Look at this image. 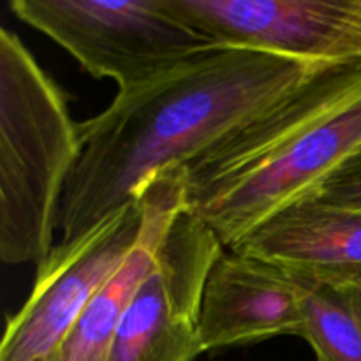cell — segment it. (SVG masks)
<instances>
[{
  "mask_svg": "<svg viewBox=\"0 0 361 361\" xmlns=\"http://www.w3.org/2000/svg\"><path fill=\"white\" fill-rule=\"evenodd\" d=\"M361 152V59L330 62L242 130L185 166V210L235 249L312 200Z\"/></svg>",
  "mask_w": 361,
  "mask_h": 361,
  "instance_id": "obj_2",
  "label": "cell"
},
{
  "mask_svg": "<svg viewBox=\"0 0 361 361\" xmlns=\"http://www.w3.org/2000/svg\"><path fill=\"white\" fill-rule=\"evenodd\" d=\"M289 271L302 293V338L316 360L361 361V289L353 279L345 271Z\"/></svg>",
  "mask_w": 361,
  "mask_h": 361,
  "instance_id": "obj_11",
  "label": "cell"
},
{
  "mask_svg": "<svg viewBox=\"0 0 361 361\" xmlns=\"http://www.w3.org/2000/svg\"><path fill=\"white\" fill-rule=\"evenodd\" d=\"M345 274H348L349 277L353 279V282L361 289V271H345Z\"/></svg>",
  "mask_w": 361,
  "mask_h": 361,
  "instance_id": "obj_14",
  "label": "cell"
},
{
  "mask_svg": "<svg viewBox=\"0 0 361 361\" xmlns=\"http://www.w3.org/2000/svg\"><path fill=\"white\" fill-rule=\"evenodd\" d=\"M9 9L69 51L88 74L115 80L118 92L212 46L171 16L162 0H11Z\"/></svg>",
  "mask_w": 361,
  "mask_h": 361,
  "instance_id": "obj_4",
  "label": "cell"
},
{
  "mask_svg": "<svg viewBox=\"0 0 361 361\" xmlns=\"http://www.w3.org/2000/svg\"><path fill=\"white\" fill-rule=\"evenodd\" d=\"M348 44L349 56L361 59V0H349Z\"/></svg>",
  "mask_w": 361,
  "mask_h": 361,
  "instance_id": "obj_13",
  "label": "cell"
},
{
  "mask_svg": "<svg viewBox=\"0 0 361 361\" xmlns=\"http://www.w3.org/2000/svg\"><path fill=\"white\" fill-rule=\"evenodd\" d=\"M81 155L80 123L62 88L20 35L0 28V257L41 263L55 245L67 182Z\"/></svg>",
  "mask_w": 361,
  "mask_h": 361,
  "instance_id": "obj_3",
  "label": "cell"
},
{
  "mask_svg": "<svg viewBox=\"0 0 361 361\" xmlns=\"http://www.w3.org/2000/svg\"><path fill=\"white\" fill-rule=\"evenodd\" d=\"M312 200L361 212V152L326 180Z\"/></svg>",
  "mask_w": 361,
  "mask_h": 361,
  "instance_id": "obj_12",
  "label": "cell"
},
{
  "mask_svg": "<svg viewBox=\"0 0 361 361\" xmlns=\"http://www.w3.org/2000/svg\"><path fill=\"white\" fill-rule=\"evenodd\" d=\"M302 293L288 268L224 249L212 267L201 302L203 353L268 341L302 338Z\"/></svg>",
  "mask_w": 361,
  "mask_h": 361,
  "instance_id": "obj_8",
  "label": "cell"
},
{
  "mask_svg": "<svg viewBox=\"0 0 361 361\" xmlns=\"http://www.w3.org/2000/svg\"><path fill=\"white\" fill-rule=\"evenodd\" d=\"M143 224L137 197L37 264L34 288L7 319L0 361H51L99 289L136 245Z\"/></svg>",
  "mask_w": 361,
  "mask_h": 361,
  "instance_id": "obj_5",
  "label": "cell"
},
{
  "mask_svg": "<svg viewBox=\"0 0 361 361\" xmlns=\"http://www.w3.org/2000/svg\"><path fill=\"white\" fill-rule=\"evenodd\" d=\"M180 23L219 48L307 62L353 60L349 0H162Z\"/></svg>",
  "mask_w": 361,
  "mask_h": 361,
  "instance_id": "obj_7",
  "label": "cell"
},
{
  "mask_svg": "<svg viewBox=\"0 0 361 361\" xmlns=\"http://www.w3.org/2000/svg\"><path fill=\"white\" fill-rule=\"evenodd\" d=\"M229 250L289 270L361 271V212L305 200Z\"/></svg>",
  "mask_w": 361,
  "mask_h": 361,
  "instance_id": "obj_10",
  "label": "cell"
},
{
  "mask_svg": "<svg viewBox=\"0 0 361 361\" xmlns=\"http://www.w3.org/2000/svg\"><path fill=\"white\" fill-rule=\"evenodd\" d=\"M326 63L207 46L120 90L104 111L80 123L81 155L59 212L62 242L136 201L155 176L235 136Z\"/></svg>",
  "mask_w": 361,
  "mask_h": 361,
  "instance_id": "obj_1",
  "label": "cell"
},
{
  "mask_svg": "<svg viewBox=\"0 0 361 361\" xmlns=\"http://www.w3.org/2000/svg\"><path fill=\"white\" fill-rule=\"evenodd\" d=\"M224 245L183 208L120 321L111 361H196L207 279Z\"/></svg>",
  "mask_w": 361,
  "mask_h": 361,
  "instance_id": "obj_6",
  "label": "cell"
},
{
  "mask_svg": "<svg viewBox=\"0 0 361 361\" xmlns=\"http://www.w3.org/2000/svg\"><path fill=\"white\" fill-rule=\"evenodd\" d=\"M185 183L183 166L155 176L145 187L140 196L143 224L136 245L92 298L51 361H111L116 331L134 291L152 268L173 221L185 208Z\"/></svg>",
  "mask_w": 361,
  "mask_h": 361,
  "instance_id": "obj_9",
  "label": "cell"
}]
</instances>
